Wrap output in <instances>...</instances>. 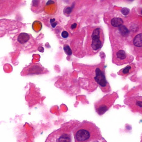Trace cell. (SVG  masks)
Returning a JSON list of instances; mask_svg holds the SVG:
<instances>
[{
	"instance_id": "2",
	"label": "cell",
	"mask_w": 142,
	"mask_h": 142,
	"mask_svg": "<svg viewBox=\"0 0 142 142\" xmlns=\"http://www.w3.org/2000/svg\"><path fill=\"white\" fill-rule=\"evenodd\" d=\"M104 44V38L101 28H95L88 37L84 48L87 56L96 55L101 50Z\"/></svg>"
},
{
	"instance_id": "15",
	"label": "cell",
	"mask_w": 142,
	"mask_h": 142,
	"mask_svg": "<svg viewBox=\"0 0 142 142\" xmlns=\"http://www.w3.org/2000/svg\"><path fill=\"white\" fill-rule=\"evenodd\" d=\"M74 3L72 4V7H67V8H66L65 9L64 11L65 13L68 14H71V12H72V9H73V8H74Z\"/></svg>"
},
{
	"instance_id": "22",
	"label": "cell",
	"mask_w": 142,
	"mask_h": 142,
	"mask_svg": "<svg viewBox=\"0 0 142 142\" xmlns=\"http://www.w3.org/2000/svg\"><path fill=\"white\" fill-rule=\"evenodd\" d=\"M55 19H51V20H50V23L51 24L53 23H55Z\"/></svg>"
},
{
	"instance_id": "6",
	"label": "cell",
	"mask_w": 142,
	"mask_h": 142,
	"mask_svg": "<svg viewBox=\"0 0 142 142\" xmlns=\"http://www.w3.org/2000/svg\"><path fill=\"white\" fill-rule=\"evenodd\" d=\"M118 97L117 92L107 94L95 103V109L96 113L102 115L109 109Z\"/></svg>"
},
{
	"instance_id": "23",
	"label": "cell",
	"mask_w": 142,
	"mask_h": 142,
	"mask_svg": "<svg viewBox=\"0 0 142 142\" xmlns=\"http://www.w3.org/2000/svg\"><path fill=\"white\" fill-rule=\"evenodd\" d=\"M140 142H142V133H141V141H140Z\"/></svg>"
},
{
	"instance_id": "21",
	"label": "cell",
	"mask_w": 142,
	"mask_h": 142,
	"mask_svg": "<svg viewBox=\"0 0 142 142\" xmlns=\"http://www.w3.org/2000/svg\"><path fill=\"white\" fill-rule=\"evenodd\" d=\"M54 3V1H52V0H49V1H48L47 2L46 5H50V4H53Z\"/></svg>"
},
{
	"instance_id": "25",
	"label": "cell",
	"mask_w": 142,
	"mask_h": 142,
	"mask_svg": "<svg viewBox=\"0 0 142 142\" xmlns=\"http://www.w3.org/2000/svg\"><path fill=\"white\" fill-rule=\"evenodd\" d=\"M141 14H142V11H141Z\"/></svg>"
},
{
	"instance_id": "13",
	"label": "cell",
	"mask_w": 142,
	"mask_h": 142,
	"mask_svg": "<svg viewBox=\"0 0 142 142\" xmlns=\"http://www.w3.org/2000/svg\"><path fill=\"white\" fill-rule=\"evenodd\" d=\"M133 66L129 65L125 67V68L123 69L120 71L118 73L120 75H124L125 74H127L130 73L133 70Z\"/></svg>"
},
{
	"instance_id": "11",
	"label": "cell",
	"mask_w": 142,
	"mask_h": 142,
	"mask_svg": "<svg viewBox=\"0 0 142 142\" xmlns=\"http://www.w3.org/2000/svg\"><path fill=\"white\" fill-rule=\"evenodd\" d=\"M118 30L120 34L123 38H125V39L128 37L130 34V31L127 28L124 26H121L118 28Z\"/></svg>"
},
{
	"instance_id": "16",
	"label": "cell",
	"mask_w": 142,
	"mask_h": 142,
	"mask_svg": "<svg viewBox=\"0 0 142 142\" xmlns=\"http://www.w3.org/2000/svg\"><path fill=\"white\" fill-rule=\"evenodd\" d=\"M61 36L62 38L63 39H67L69 38V33L68 32H67V31H63L62 32Z\"/></svg>"
},
{
	"instance_id": "18",
	"label": "cell",
	"mask_w": 142,
	"mask_h": 142,
	"mask_svg": "<svg viewBox=\"0 0 142 142\" xmlns=\"http://www.w3.org/2000/svg\"><path fill=\"white\" fill-rule=\"evenodd\" d=\"M39 4V1L37 0H33V5L35 7H37Z\"/></svg>"
},
{
	"instance_id": "20",
	"label": "cell",
	"mask_w": 142,
	"mask_h": 142,
	"mask_svg": "<svg viewBox=\"0 0 142 142\" xmlns=\"http://www.w3.org/2000/svg\"><path fill=\"white\" fill-rule=\"evenodd\" d=\"M76 23H74L73 24H72V25L71 26V28L72 29H75V28H76Z\"/></svg>"
},
{
	"instance_id": "19",
	"label": "cell",
	"mask_w": 142,
	"mask_h": 142,
	"mask_svg": "<svg viewBox=\"0 0 142 142\" xmlns=\"http://www.w3.org/2000/svg\"><path fill=\"white\" fill-rule=\"evenodd\" d=\"M57 25V23L55 22L51 24V26L53 28H55V27H56Z\"/></svg>"
},
{
	"instance_id": "10",
	"label": "cell",
	"mask_w": 142,
	"mask_h": 142,
	"mask_svg": "<svg viewBox=\"0 0 142 142\" xmlns=\"http://www.w3.org/2000/svg\"><path fill=\"white\" fill-rule=\"evenodd\" d=\"M72 142L71 134L66 133L61 134L56 140V142Z\"/></svg>"
},
{
	"instance_id": "8",
	"label": "cell",
	"mask_w": 142,
	"mask_h": 142,
	"mask_svg": "<svg viewBox=\"0 0 142 142\" xmlns=\"http://www.w3.org/2000/svg\"><path fill=\"white\" fill-rule=\"evenodd\" d=\"M124 102L132 112L142 115V96H134L129 97L126 98Z\"/></svg>"
},
{
	"instance_id": "9",
	"label": "cell",
	"mask_w": 142,
	"mask_h": 142,
	"mask_svg": "<svg viewBox=\"0 0 142 142\" xmlns=\"http://www.w3.org/2000/svg\"><path fill=\"white\" fill-rule=\"evenodd\" d=\"M40 63H38L37 64L30 65L27 68L28 73L26 75H40V74H44L45 69L44 67H42L40 68L36 69L40 65Z\"/></svg>"
},
{
	"instance_id": "4",
	"label": "cell",
	"mask_w": 142,
	"mask_h": 142,
	"mask_svg": "<svg viewBox=\"0 0 142 142\" xmlns=\"http://www.w3.org/2000/svg\"><path fill=\"white\" fill-rule=\"evenodd\" d=\"M112 62L117 65L121 66L130 64L134 60V57L128 54L124 49V46L120 44H111Z\"/></svg>"
},
{
	"instance_id": "24",
	"label": "cell",
	"mask_w": 142,
	"mask_h": 142,
	"mask_svg": "<svg viewBox=\"0 0 142 142\" xmlns=\"http://www.w3.org/2000/svg\"><path fill=\"white\" fill-rule=\"evenodd\" d=\"M129 0V1H133V0Z\"/></svg>"
},
{
	"instance_id": "1",
	"label": "cell",
	"mask_w": 142,
	"mask_h": 142,
	"mask_svg": "<svg viewBox=\"0 0 142 142\" xmlns=\"http://www.w3.org/2000/svg\"><path fill=\"white\" fill-rule=\"evenodd\" d=\"M72 131L75 142H93L103 139L100 128L91 121H83Z\"/></svg>"
},
{
	"instance_id": "12",
	"label": "cell",
	"mask_w": 142,
	"mask_h": 142,
	"mask_svg": "<svg viewBox=\"0 0 142 142\" xmlns=\"http://www.w3.org/2000/svg\"><path fill=\"white\" fill-rule=\"evenodd\" d=\"M112 26L114 27H119L123 24V20L121 18H114L111 21Z\"/></svg>"
},
{
	"instance_id": "3",
	"label": "cell",
	"mask_w": 142,
	"mask_h": 142,
	"mask_svg": "<svg viewBox=\"0 0 142 142\" xmlns=\"http://www.w3.org/2000/svg\"><path fill=\"white\" fill-rule=\"evenodd\" d=\"M12 44L14 48L27 54L36 52L38 43L30 34L22 32L14 38Z\"/></svg>"
},
{
	"instance_id": "5",
	"label": "cell",
	"mask_w": 142,
	"mask_h": 142,
	"mask_svg": "<svg viewBox=\"0 0 142 142\" xmlns=\"http://www.w3.org/2000/svg\"><path fill=\"white\" fill-rule=\"evenodd\" d=\"M91 68L93 71H92V78L101 91L105 93L111 91L110 86L106 79L104 64L101 62Z\"/></svg>"
},
{
	"instance_id": "14",
	"label": "cell",
	"mask_w": 142,
	"mask_h": 142,
	"mask_svg": "<svg viewBox=\"0 0 142 142\" xmlns=\"http://www.w3.org/2000/svg\"><path fill=\"white\" fill-rule=\"evenodd\" d=\"M63 50H64L65 52L67 55H71L72 54L71 49L70 48V47L67 44H65L64 45Z\"/></svg>"
},
{
	"instance_id": "17",
	"label": "cell",
	"mask_w": 142,
	"mask_h": 142,
	"mask_svg": "<svg viewBox=\"0 0 142 142\" xmlns=\"http://www.w3.org/2000/svg\"><path fill=\"white\" fill-rule=\"evenodd\" d=\"M129 12H130L129 10L126 8H123L121 10V12L124 15H127V14H128Z\"/></svg>"
},
{
	"instance_id": "7",
	"label": "cell",
	"mask_w": 142,
	"mask_h": 142,
	"mask_svg": "<svg viewBox=\"0 0 142 142\" xmlns=\"http://www.w3.org/2000/svg\"><path fill=\"white\" fill-rule=\"evenodd\" d=\"M128 45L133 55L139 58H142V32L135 35Z\"/></svg>"
}]
</instances>
